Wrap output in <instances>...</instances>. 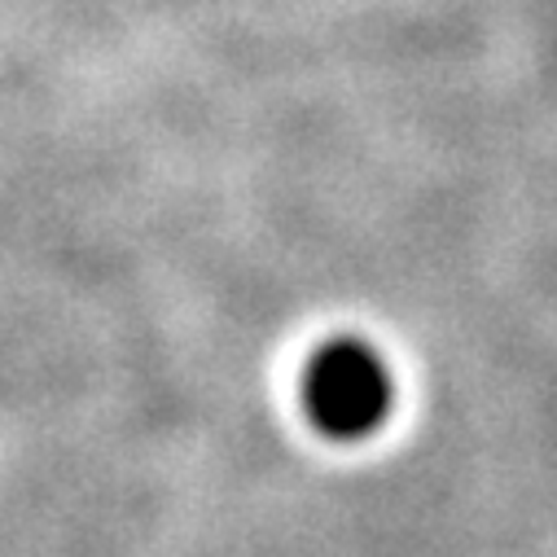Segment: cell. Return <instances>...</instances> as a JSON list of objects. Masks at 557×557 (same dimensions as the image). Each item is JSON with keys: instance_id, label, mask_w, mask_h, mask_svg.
<instances>
[{"instance_id": "cell-1", "label": "cell", "mask_w": 557, "mask_h": 557, "mask_svg": "<svg viewBox=\"0 0 557 557\" xmlns=\"http://www.w3.org/2000/svg\"><path fill=\"white\" fill-rule=\"evenodd\" d=\"M304 404L312 422L334 440H364L391 408V373L373 347L356 338L325 343L304 377Z\"/></svg>"}]
</instances>
